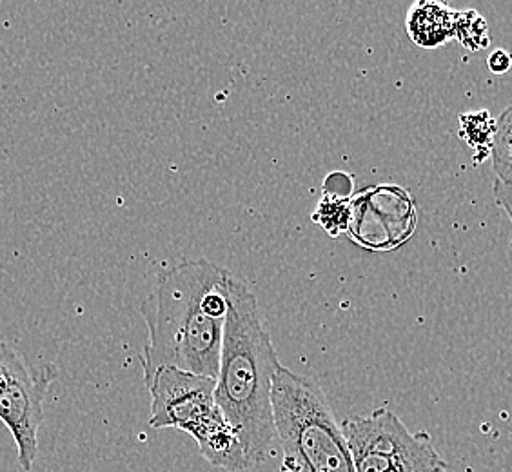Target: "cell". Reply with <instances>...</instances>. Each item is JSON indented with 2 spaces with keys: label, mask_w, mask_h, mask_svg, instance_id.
<instances>
[{
  "label": "cell",
  "mask_w": 512,
  "mask_h": 472,
  "mask_svg": "<svg viewBox=\"0 0 512 472\" xmlns=\"http://www.w3.org/2000/svg\"><path fill=\"white\" fill-rule=\"evenodd\" d=\"M271 400L282 472H356L342 427L316 380L280 365Z\"/></svg>",
  "instance_id": "obj_3"
},
{
  "label": "cell",
  "mask_w": 512,
  "mask_h": 472,
  "mask_svg": "<svg viewBox=\"0 0 512 472\" xmlns=\"http://www.w3.org/2000/svg\"><path fill=\"white\" fill-rule=\"evenodd\" d=\"M493 198L496 206L500 207L507 215L512 226V186H507L500 180H496L493 186Z\"/></svg>",
  "instance_id": "obj_13"
},
{
  "label": "cell",
  "mask_w": 512,
  "mask_h": 472,
  "mask_svg": "<svg viewBox=\"0 0 512 472\" xmlns=\"http://www.w3.org/2000/svg\"><path fill=\"white\" fill-rule=\"evenodd\" d=\"M487 68L494 75H505L512 68V53L507 50H494L487 59Z\"/></svg>",
  "instance_id": "obj_14"
},
{
  "label": "cell",
  "mask_w": 512,
  "mask_h": 472,
  "mask_svg": "<svg viewBox=\"0 0 512 472\" xmlns=\"http://www.w3.org/2000/svg\"><path fill=\"white\" fill-rule=\"evenodd\" d=\"M233 275L206 258L162 271L140 304L148 344L140 356L144 382L162 367L217 380Z\"/></svg>",
  "instance_id": "obj_1"
},
{
  "label": "cell",
  "mask_w": 512,
  "mask_h": 472,
  "mask_svg": "<svg viewBox=\"0 0 512 472\" xmlns=\"http://www.w3.org/2000/svg\"><path fill=\"white\" fill-rule=\"evenodd\" d=\"M24 364L20 354L8 342L0 340V394L10 384L11 376L19 371Z\"/></svg>",
  "instance_id": "obj_12"
},
{
  "label": "cell",
  "mask_w": 512,
  "mask_h": 472,
  "mask_svg": "<svg viewBox=\"0 0 512 472\" xmlns=\"http://www.w3.org/2000/svg\"><path fill=\"white\" fill-rule=\"evenodd\" d=\"M385 472H447V463L434 449L429 434L420 433V440L413 449Z\"/></svg>",
  "instance_id": "obj_10"
},
{
  "label": "cell",
  "mask_w": 512,
  "mask_h": 472,
  "mask_svg": "<svg viewBox=\"0 0 512 472\" xmlns=\"http://www.w3.org/2000/svg\"><path fill=\"white\" fill-rule=\"evenodd\" d=\"M494 131L496 118L487 109L460 115V137L469 148L476 151V162H483L485 158L491 157Z\"/></svg>",
  "instance_id": "obj_8"
},
{
  "label": "cell",
  "mask_w": 512,
  "mask_h": 472,
  "mask_svg": "<svg viewBox=\"0 0 512 472\" xmlns=\"http://www.w3.org/2000/svg\"><path fill=\"white\" fill-rule=\"evenodd\" d=\"M151 396L149 425L188 433L209 465L227 472L249 471L237 431L215 398L217 380L162 367L144 382Z\"/></svg>",
  "instance_id": "obj_4"
},
{
  "label": "cell",
  "mask_w": 512,
  "mask_h": 472,
  "mask_svg": "<svg viewBox=\"0 0 512 472\" xmlns=\"http://www.w3.org/2000/svg\"><path fill=\"white\" fill-rule=\"evenodd\" d=\"M57 374L59 371L53 364L22 365L0 394V422L8 427L15 440L19 465L24 472H30L37 460L44 400Z\"/></svg>",
  "instance_id": "obj_5"
},
{
  "label": "cell",
  "mask_w": 512,
  "mask_h": 472,
  "mask_svg": "<svg viewBox=\"0 0 512 472\" xmlns=\"http://www.w3.org/2000/svg\"><path fill=\"white\" fill-rule=\"evenodd\" d=\"M356 472H385L420 440L387 407L340 423Z\"/></svg>",
  "instance_id": "obj_6"
},
{
  "label": "cell",
  "mask_w": 512,
  "mask_h": 472,
  "mask_svg": "<svg viewBox=\"0 0 512 472\" xmlns=\"http://www.w3.org/2000/svg\"><path fill=\"white\" fill-rule=\"evenodd\" d=\"M280 365L258 298L233 276L215 398L237 431L249 471L266 462L276 442L271 398Z\"/></svg>",
  "instance_id": "obj_2"
},
{
  "label": "cell",
  "mask_w": 512,
  "mask_h": 472,
  "mask_svg": "<svg viewBox=\"0 0 512 472\" xmlns=\"http://www.w3.org/2000/svg\"><path fill=\"white\" fill-rule=\"evenodd\" d=\"M491 160L496 180L512 186V104L496 118Z\"/></svg>",
  "instance_id": "obj_9"
},
{
  "label": "cell",
  "mask_w": 512,
  "mask_h": 472,
  "mask_svg": "<svg viewBox=\"0 0 512 472\" xmlns=\"http://www.w3.org/2000/svg\"><path fill=\"white\" fill-rule=\"evenodd\" d=\"M458 11L444 2H416L407 13L405 28L420 48H440L454 39V24Z\"/></svg>",
  "instance_id": "obj_7"
},
{
  "label": "cell",
  "mask_w": 512,
  "mask_h": 472,
  "mask_svg": "<svg viewBox=\"0 0 512 472\" xmlns=\"http://www.w3.org/2000/svg\"><path fill=\"white\" fill-rule=\"evenodd\" d=\"M454 39L469 51H482L489 48L487 22L478 11H458L454 24Z\"/></svg>",
  "instance_id": "obj_11"
}]
</instances>
